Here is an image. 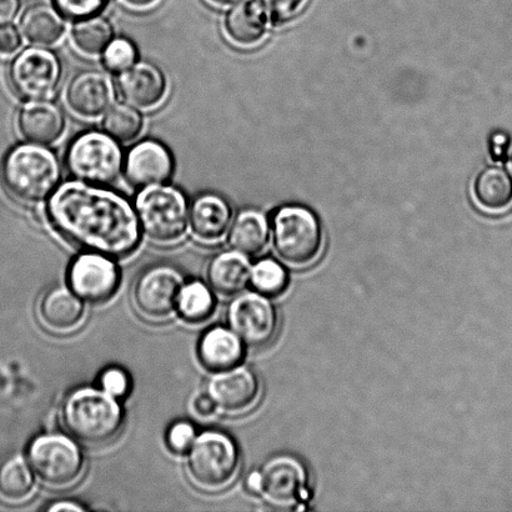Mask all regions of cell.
I'll return each instance as SVG.
<instances>
[{"instance_id": "5b68a950", "label": "cell", "mask_w": 512, "mask_h": 512, "mask_svg": "<svg viewBox=\"0 0 512 512\" xmlns=\"http://www.w3.org/2000/svg\"><path fill=\"white\" fill-rule=\"evenodd\" d=\"M140 232L150 243L173 247L183 242L189 228V204L173 185H154L140 190L135 200Z\"/></svg>"}, {"instance_id": "5bb4252c", "label": "cell", "mask_w": 512, "mask_h": 512, "mask_svg": "<svg viewBox=\"0 0 512 512\" xmlns=\"http://www.w3.org/2000/svg\"><path fill=\"white\" fill-rule=\"evenodd\" d=\"M207 393L217 404L219 413L239 416L249 413L258 405L261 383L252 368L240 364L213 373L208 381Z\"/></svg>"}, {"instance_id": "74e56055", "label": "cell", "mask_w": 512, "mask_h": 512, "mask_svg": "<svg viewBox=\"0 0 512 512\" xmlns=\"http://www.w3.org/2000/svg\"><path fill=\"white\" fill-rule=\"evenodd\" d=\"M193 409L195 414H197L199 418L203 419L212 418V416L217 414L218 411L217 404L214 403L212 396L208 393L200 394L195 398Z\"/></svg>"}, {"instance_id": "8d00e7d4", "label": "cell", "mask_w": 512, "mask_h": 512, "mask_svg": "<svg viewBox=\"0 0 512 512\" xmlns=\"http://www.w3.org/2000/svg\"><path fill=\"white\" fill-rule=\"evenodd\" d=\"M22 47V35L13 25H0V55L9 57Z\"/></svg>"}, {"instance_id": "7c38bea8", "label": "cell", "mask_w": 512, "mask_h": 512, "mask_svg": "<svg viewBox=\"0 0 512 512\" xmlns=\"http://www.w3.org/2000/svg\"><path fill=\"white\" fill-rule=\"evenodd\" d=\"M228 324L245 346L260 349L271 344L279 330L278 311L269 296L258 293L235 295L228 308Z\"/></svg>"}, {"instance_id": "ab89813d", "label": "cell", "mask_w": 512, "mask_h": 512, "mask_svg": "<svg viewBox=\"0 0 512 512\" xmlns=\"http://www.w3.org/2000/svg\"><path fill=\"white\" fill-rule=\"evenodd\" d=\"M49 512H85L87 508L84 505L73 500H60L50 504L47 508Z\"/></svg>"}, {"instance_id": "2e32d148", "label": "cell", "mask_w": 512, "mask_h": 512, "mask_svg": "<svg viewBox=\"0 0 512 512\" xmlns=\"http://www.w3.org/2000/svg\"><path fill=\"white\" fill-rule=\"evenodd\" d=\"M117 92L123 102L142 112L162 107L169 95V84L157 65L137 62L118 74Z\"/></svg>"}, {"instance_id": "3957f363", "label": "cell", "mask_w": 512, "mask_h": 512, "mask_svg": "<svg viewBox=\"0 0 512 512\" xmlns=\"http://www.w3.org/2000/svg\"><path fill=\"white\" fill-rule=\"evenodd\" d=\"M60 419L64 429L80 444H109L120 434L124 411L119 399L100 388L83 386L65 398Z\"/></svg>"}, {"instance_id": "60d3db41", "label": "cell", "mask_w": 512, "mask_h": 512, "mask_svg": "<svg viewBox=\"0 0 512 512\" xmlns=\"http://www.w3.org/2000/svg\"><path fill=\"white\" fill-rule=\"evenodd\" d=\"M122 2L124 5H127L128 8L142 12V10L155 7V5L159 3V0H122Z\"/></svg>"}, {"instance_id": "836d02e7", "label": "cell", "mask_w": 512, "mask_h": 512, "mask_svg": "<svg viewBox=\"0 0 512 512\" xmlns=\"http://www.w3.org/2000/svg\"><path fill=\"white\" fill-rule=\"evenodd\" d=\"M197 429L189 421H177L168 429V448L175 454H187L197 439Z\"/></svg>"}, {"instance_id": "d4e9b609", "label": "cell", "mask_w": 512, "mask_h": 512, "mask_svg": "<svg viewBox=\"0 0 512 512\" xmlns=\"http://www.w3.org/2000/svg\"><path fill=\"white\" fill-rule=\"evenodd\" d=\"M20 32L37 47H55L67 33V23L53 5L37 4L25 10L20 19Z\"/></svg>"}, {"instance_id": "f1b7e54d", "label": "cell", "mask_w": 512, "mask_h": 512, "mask_svg": "<svg viewBox=\"0 0 512 512\" xmlns=\"http://www.w3.org/2000/svg\"><path fill=\"white\" fill-rule=\"evenodd\" d=\"M217 306L214 290L203 281L185 283L180 291L177 313L190 324L204 323L212 318Z\"/></svg>"}, {"instance_id": "603a6c76", "label": "cell", "mask_w": 512, "mask_h": 512, "mask_svg": "<svg viewBox=\"0 0 512 512\" xmlns=\"http://www.w3.org/2000/svg\"><path fill=\"white\" fill-rule=\"evenodd\" d=\"M253 265L249 256L228 250L214 255L207 266V280L215 293L234 296L242 293L250 283Z\"/></svg>"}, {"instance_id": "4dcf8cb0", "label": "cell", "mask_w": 512, "mask_h": 512, "mask_svg": "<svg viewBox=\"0 0 512 512\" xmlns=\"http://www.w3.org/2000/svg\"><path fill=\"white\" fill-rule=\"evenodd\" d=\"M250 283L258 293L276 296L288 288L289 276L278 261L263 259L253 265Z\"/></svg>"}, {"instance_id": "7a4b0ae2", "label": "cell", "mask_w": 512, "mask_h": 512, "mask_svg": "<svg viewBox=\"0 0 512 512\" xmlns=\"http://www.w3.org/2000/svg\"><path fill=\"white\" fill-rule=\"evenodd\" d=\"M0 178L7 193L17 202L40 204L59 187L62 167L47 145L28 142L5 155Z\"/></svg>"}, {"instance_id": "f35d334b", "label": "cell", "mask_w": 512, "mask_h": 512, "mask_svg": "<svg viewBox=\"0 0 512 512\" xmlns=\"http://www.w3.org/2000/svg\"><path fill=\"white\" fill-rule=\"evenodd\" d=\"M20 5V0H0V25L12 22L19 13Z\"/></svg>"}, {"instance_id": "ac0fdd59", "label": "cell", "mask_w": 512, "mask_h": 512, "mask_svg": "<svg viewBox=\"0 0 512 512\" xmlns=\"http://www.w3.org/2000/svg\"><path fill=\"white\" fill-rule=\"evenodd\" d=\"M40 325L55 335H70L78 331L87 319V305L68 286H53L40 296L37 304Z\"/></svg>"}, {"instance_id": "9c48e42d", "label": "cell", "mask_w": 512, "mask_h": 512, "mask_svg": "<svg viewBox=\"0 0 512 512\" xmlns=\"http://www.w3.org/2000/svg\"><path fill=\"white\" fill-rule=\"evenodd\" d=\"M183 271L173 264L159 263L140 271L132 289L135 311L152 323L173 318L177 314L180 291L184 284Z\"/></svg>"}, {"instance_id": "f546056e", "label": "cell", "mask_w": 512, "mask_h": 512, "mask_svg": "<svg viewBox=\"0 0 512 512\" xmlns=\"http://www.w3.org/2000/svg\"><path fill=\"white\" fill-rule=\"evenodd\" d=\"M103 130L119 143H130L143 132L144 119L127 103L114 104L103 117Z\"/></svg>"}, {"instance_id": "277c9868", "label": "cell", "mask_w": 512, "mask_h": 512, "mask_svg": "<svg viewBox=\"0 0 512 512\" xmlns=\"http://www.w3.org/2000/svg\"><path fill=\"white\" fill-rule=\"evenodd\" d=\"M242 455L232 436L207 430L197 436L187 453L185 470L190 483L205 493H220L234 483Z\"/></svg>"}, {"instance_id": "4316f807", "label": "cell", "mask_w": 512, "mask_h": 512, "mask_svg": "<svg viewBox=\"0 0 512 512\" xmlns=\"http://www.w3.org/2000/svg\"><path fill=\"white\" fill-rule=\"evenodd\" d=\"M228 234L230 247L250 258L263 253L268 247L269 223L259 210H243L233 220Z\"/></svg>"}, {"instance_id": "d6986e66", "label": "cell", "mask_w": 512, "mask_h": 512, "mask_svg": "<svg viewBox=\"0 0 512 512\" xmlns=\"http://www.w3.org/2000/svg\"><path fill=\"white\" fill-rule=\"evenodd\" d=\"M233 223V210L223 197L205 193L189 207V228L200 244L217 245L227 237Z\"/></svg>"}, {"instance_id": "e0dca14e", "label": "cell", "mask_w": 512, "mask_h": 512, "mask_svg": "<svg viewBox=\"0 0 512 512\" xmlns=\"http://www.w3.org/2000/svg\"><path fill=\"white\" fill-rule=\"evenodd\" d=\"M124 174L134 188L145 189L164 184L172 178L174 159L158 140L147 139L130 148L124 158Z\"/></svg>"}, {"instance_id": "8992f818", "label": "cell", "mask_w": 512, "mask_h": 512, "mask_svg": "<svg viewBox=\"0 0 512 512\" xmlns=\"http://www.w3.org/2000/svg\"><path fill=\"white\" fill-rule=\"evenodd\" d=\"M27 458L40 483L53 490L73 488L87 469L82 448L69 434L38 435L29 445Z\"/></svg>"}, {"instance_id": "83f0119b", "label": "cell", "mask_w": 512, "mask_h": 512, "mask_svg": "<svg viewBox=\"0 0 512 512\" xmlns=\"http://www.w3.org/2000/svg\"><path fill=\"white\" fill-rule=\"evenodd\" d=\"M113 38L112 24L100 14L77 20L70 30V43L75 52L87 58L102 57Z\"/></svg>"}, {"instance_id": "ffe728a7", "label": "cell", "mask_w": 512, "mask_h": 512, "mask_svg": "<svg viewBox=\"0 0 512 512\" xmlns=\"http://www.w3.org/2000/svg\"><path fill=\"white\" fill-rule=\"evenodd\" d=\"M269 25V15L260 0H240L225 14L223 33L234 47L252 49L268 37Z\"/></svg>"}, {"instance_id": "d590c367", "label": "cell", "mask_w": 512, "mask_h": 512, "mask_svg": "<svg viewBox=\"0 0 512 512\" xmlns=\"http://www.w3.org/2000/svg\"><path fill=\"white\" fill-rule=\"evenodd\" d=\"M271 22L281 24L294 18L303 9L306 0H260Z\"/></svg>"}, {"instance_id": "ba28073f", "label": "cell", "mask_w": 512, "mask_h": 512, "mask_svg": "<svg viewBox=\"0 0 512 512\" xmlns=\"http://www.w3.org/2000/svg\"><path fill=\"white\" fill-rule=\"evenodd\" d=\"M124 158L117 140L100 130H88L70 143L65 163L74 179L107 185L123 172Z\"/></svg>"}, {"instance_id": "4fadbf2b", "label": "cell", "mask_w": 512, "mask_h": 512, "mask_svg": "<svg viewBox=\"0 0 512 512\" xmlns=\"http://www.w3.org/2000/svg\"><path fill=\"white\" fill-rule=\"evenodd\" d=\"M120 269L112 256L87 252L79 254L69 266V288L85 303L103 304L119 289Z\"/></svg>"}, {"instance_id": "cb8c5ba5", "label": "cell", "mask_w": 512, "mask_h": 512, "mask_svg": "<svg viewBox=\"0 0 512 512\" xmlns=\"http://www.w3.org/2000/svg\"><path fill=\"white\" fill-rule=\"evenodd\" d=\"M37 475L24 455L15 454L0 461V501L23 505L37 493Z\"/></svg>"}, {"instance_id": "6da1fadb", "label": "cell", "mask_w": 512, "mask_h": 512, "mask_svg": "<svg viewBox=\"0 0 512 512\" xmlns=\"http://www.w3.org/2000/svg\"><path fill=\"white\" fill-rule=\"evenodd\" d=\"M47 213L63 238L87 252L127 258L142 238L135 205L105 185L77 179L60 184L48 199Z\"/></svg>"}, {"instance_id": "484cf974", "label": "cell", "mask_w": 512, "mask_h": 512, "mask_svg": "<svg viewBox=\"0 0 512 512\" xmlns=\"http://www.w3.org/2000/svg\"><path fill=\"white\" fill-rule=\"evenodd\" d=\"M473 197L486 213L508 212L512 207V174L503 167L481 170L473 185Z\"/></svg>"}, {"instance_id": "e575fe53", "label": "cell", "mask_w": 512, "mask_h": 512, "mask_svg": "<svg viewBox=\"0 0 512 512\" xmlns=\"http://www.w3.org/2000/svg\"><path fill=\"white\" fill-rule=\"evenodd\" d=\"M99 384L100 389L114 396L115 399H123L132 388V381H130L127 371L118 368V366L105 369L100 375Z\"/></svg>"}, {"instance_id": "52a82bcc", "label": "cell", "mask_w": 512, "mask_h": 512, "mask_svg": "<svg viewBox=\"0 0 512 512\" xmlns=\"http://www.w3.org/2000/svg\"><path fill=\"white\" fill-rule=\"evenodd\" d=\"M273 244L276 254L293 268L315 264L324 248L318 217L300 205H286L274 214Z\"/></svg>"}, {"instance_id": "d6a6232c", "label": "cell", "mask_w": 512, "mask_h": 512, "mask_svg": "<svg viewBox=\"0 0 512 512\" xmlns=\"http://www.w3.org/2000/svg\"><path fill=\"white\" fill-rule=\"evenodd\" d=\"M53 7L68 20H82L103 12L109 0H52Z\"/></svg>"}, {"instance_id": "44dd1931", "label": "cell", "mask_w": 512, "mask_h": 512, "mask_svg": "<svg viewBox=\"0 0 512 512\" xmlns=\"http://www.w3.org/2000/svg\"><path fill=\"white\" fill-rule=\"evenodd\" d=\"M18 130L29 143L52 145L63 137L65 118L50 100L28 102L18 114Z\"/></svg>"}, {"instance_id": "9a60e30c", "label": "cell", "mask_w": 512, "mask_h": 512, "mask_svg": "<svg viewBox=\"0 0 512 512\" xmlns=\"http://www.w3.org/2000/svg\"><path fill=\"white\" fill-rule=\"evenodd\" d=\"M117 85L107 73L88 69L75 74L65 90V103L75 117L98 120L115 104Z\"/></svg>"}, {"instance_id": "7402d4cb", "label": "cell", "mask_w": 512, "mask_h": 512, "mask_svg": "<svg viewBox=\"0 0 512 512\" xmlns=\"http://www.w3.org/2000/svg\"><path fill=\"white\" fill-rule=\"evenodd\" d=\"M200 363L212 373L242 364L245 344L232 328L217 325L202 335L198 344Z\"/></svg>"}, {"instance_id": "1f68e13d", "label": "cell", "mask_w": 512, "mask_h": 512, "mask_svg": "<svg viewBox=\"0 0 512 512\" xmlns=\"http://www.w3.org/2000/svg\"><path fill=\"white\" fill-rule=\"evenodd\" d=\"M138 49L132 40L113 38L102 54L104 68L110 73L120 74L138 62Z\"/></svg>"}, {"instance_id": "b9f144b4", "label": "cell", "mask_w": 512, "mask_h": 512, "mask_svg": "<svg viewBox=\"0 0 512 512\" xmlns=\"http://www.w3.org/2000/svg\"><path fill=\"white\" fill-rule=\"evenodd\" d=\"M207 2L215 5V7L225 8L232 7V5L240 2V0H207Z\"/></svg>"}, {"instance_id": "30bf717a", "label": "cell", "mask_w": 512, "mask_h": 512, "mask_svg": "<svg viewBox=\"0 0 512 512\" xmlns=\"http://www.w3.org/2000/svg\"><path fill=\"white\" fill-rule=\"evenodd\" d=\"M63 67L57 54L44 47L27 48L13 60L9 83L14 93L27 102L54 97L62 82Z\"/></svg>"}, {"instance_id": "8fae6325", "label": "cell", "mask_w": 512, "mask_h": 512, "mask_svg": "<svg viewBox=\"0 0 512 512\" xmlns=\"http://www.w3.org/2000/svg\"><path fill=\"white\" fill-rule=\"evenodd\" d=\"M258 495L276 509H291L309 498V474L293 455H276L259 470Z\"/></svg>"}]
</instances>
